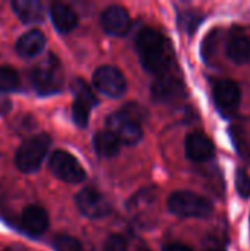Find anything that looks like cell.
<instances>
[{"label": "cell", "mask_w": 250, "mask_h": 251, "mask_svg": "<svg viewBox=\"0 0 250 251\" xmlns=\"http://www.w3.org/2000/svg\"><path fill=\"white\" fill-rule=\"evenodd\" d=\"M72 91L75 96L72 103V119L80 128H85L88 125L91 109L97 104V99L83 79H77L72 84Z\"/></svg>", "instance_id": "ba28073f"}, {"label": "cell", "mask_w": 250, "mask_h": 251, "mask_svg": "<svg viewBox=\"0 0 250 251\" xmlns=\"http://www.w3.org/2000/svg\"><path fill=\"white\" fill-rule=\"evenodd\" d=\"M137 51L143 68L156 75H165L171 72L174 65V51L169 41L153 28H143L136 40Z\"/></svg>", "instance_id": "6da1fadb"}, {"label": "cell", "mask_w": 250, "mask_h": 251, "mask_svg": "<svg viewBox=\"0 0 250 251\" xmlns=\"http://www.w3.org/2000/svg\"><path fill=\"white\" fill-rule=\"evenodd\" d=\"M164 251H193L189 246L183 243H169L164 247Z\"/></svg>", "instance_id": "484cf974"}, {"label": "cell", "mask_w": 250, "mask_h": 251, "mask_svg": "<svg viewBox=\"0 0 250 251\" xmlns=\"http://www.w3.org/2000/svg\"><path fill=\"white\" fill-rule=\"evenodd\" d=\"M215 153V146L208 135L200 131L190 132L186 138V154L190 160L196 163L206 162L212 159Z\"/></svg>", "instance_id": "4fadbf2b"}, {"label": "cell", "mask_w": 250, "mask_h": 251, "mask_svg": "<svg viewBox=\"0 0 250 251\" xmlns=\"http://www.w3.org/2000/svg\"><path fill=\"white\" fill-rule=\"evenodd\" d=\"M46 46V35L40 29H29L16 41V53L24 59L38 56Z\"/></svg>", "instance_id": "9a60e30c"}, {"label": "cell", "mask_w": 250, "mask_h": 251, "mask_svg": "<svg viewBox=\"0 0 250 251\" xmlns=\"http://www.w3.org/2000/svg\"><path fill=\"white\" fill-rule=\"evenodd\" d=\"M12 7L24 24H37L44 19V6L38 0H13Z\"/></svg>", "instance_id": "e0dca14e"}, {"label": "cell", "mask_w": 250, "mask_h": 251, "mask_svg": "<svg viewBox=\"0 0 250 251\" xmlns=\"http://www.w3.org/2000/svg\"><path fill=\"white\" fill-rule=\"evenodd\" d=\"M128 250V243L125 237L119 234H112L106 238L103 244V251H127Z\"/></svg>", "instance_id": "cb8c5ba5"}, {"label": "cell", "mask_w": 250, "mask_h": 251, "mask_svg": "<svg viewBox=\"0 0 250 251\" xmlns=\"http://www.w3.org/2000/svg\"><path fill=\"white\" fill-rule=\"evenodd\" d=\"M240 87L231 79H220L214 85V101L217 109L224 115L230 116L236 113L240 104Z\"/></svg>", "instance_id": "8fae6325"}, {"label": "cell", "mask_w": 250, "mask_h": 251, "mask_svg": "<svg viewBox=\"0 0 250 251\" xmlns=\"http://www.w3.org/2000/svg\"><path fill=\"white\" fill-rule=\"evenodd\" d=\"M143 110L136 104H125L124 109L113 112L106 119V129L111 131L121 144L134 146L143 138L141 129Z\"/></svg>", "instance_id": "7a4b0ae2"}, {"label": "cell", "mask_w": 250, "mask_h": 251, "mask_svg": "<svg viewBox=\"0 0 250 251\" xmlns=\"http://www.w3.org/2000/svg\"><path fill=\"white\" fill-rule=\"evenodd\" d=\"M78 210L88 219H103L111 213V204L94 188H84L75 196Z\"/></svg>", "instance_id": "30bf717a"}, {"label": "cell", "mask_w": 250, "mask_h": 251, "mask_svg": "<svg viewBox=\"0 0 250 251\" xmlns=\"http://www.w3.org/2000/svg\"><path fill=\"white\" fill-rule=\"evenodd\" d=\"M94 150L102 157H113L121 150V141L108 129L99 131L93 138Z\"/></svg>", "instance_id": "d6986e66"}, {"label": "cell", "mask_w": 250, "mask_h": 251, "mask_svg": "<svg viewBox=\"0 0 250 251\" xmlns=\"http://www.w3.org/2000/svg\"><path fill=\"white\" fill-rule=\"evenodd\" d=\"M168 209L178 218H208L212 215V203L192 191H175L168 199Z\"/></svg>", "instance_id": "5b68a950"}, {"label": "cell", "mask_w": 250, "mask_h": 251, "mask_svg": "<svg viewBox=\"0 0 250 251\" xmlns=\"http://www.w3.org/2000/svg\"><path fill=\"white\" fill-rule=\"evenodd\" d=\"M19 87L18 72L12 66H0V91H15Z\"/></svg>", "instance_id": "ffe728a7"}, {"label": "cell", "mask_w": 250, "mask_h": 251, "mask_svg": "<svg viewBox=\"0 0 250 251\" xmlns=\"http://www.w3.org/2000/svg\"><path fill=\"white\" fill-rule=\"evenodd\" d=\"M31 84L37 93L47 96L60 91L63 85V72L59 59L55 54H47L32 68Z\"/></svg>", "instance_id": "3957f363"}, {"label": "cell", "mask_w": 250, "mask_h": 251, "mask_svg": "<svg viewBox=\"0 0 250 251\" xmlns=\"http://www.w3.org/2000/svg\"><path fill=\"white\" fill-rule=\"evenodd\" d=\"M152 99L158 103H175L186 97V88L181 79H178L174 74L168 72L165 75L156 76L152 84Z\"/></svg>", "instance_id": "9c48e42d"}, {"label": "cell", "mask_w": 250, "mask_h": 251, "mask_svg": "<svg viewBox=\"0 0 250 251\" xmlns=\"http://www.w3.org/2000/svg\"><path fill=\"white\" fill-rule=\"evenodd\" d=\"M140 251H149V250H140Z\"/></svg>", "instance_id": "f1b7e54d"}, {"label": "cell", "mask_w": 250, "mask_h": 251, "mask_svg": "<svg viewBox=\"0 0 250 251\" xmlns=\"http://www.w3.org/2000/svg\"><path fill=\"white\" fill-rule=\"evenodd\" d=\"M100 22L105 32L113 37H124L128 32L131 24L128 12L119 4H112L108 9H105Z\"/></svg>", "instance_id": "7c38bea8"}, {"label": "cell", "mask_w": 250, "mask_h": 251, "mask_svg": "<svg viewBox=\"0 0 250 251\" xmlns=\"http://www.w3.org/2000/svg\"><path fill=\"white\" fill-rule=\"evenodd\" d=\"M49 168L56 178L68 184H78L85 178V171L81 163L71 153L63 150H56L50 156Z\"/></svg>", "instance_id": "8992f818"}, {"label": "cell", "mask_w": 250, "mask_h": 251, "mask_svg": "<svg viewBox=\"0 0 250 251\" xmlns=\"http://www.w3.org/2000/svg\"><path fill=\"white\" fill-rule=\"evenodd\" d=\"M202 16L196 15L194 12H180L178 13V26L186 31L187 34H193L199 26Z\"/></svg>", "instance_id": "7402d4cb"}, {"label": "cell", "mask_w": 250, "mask_h": 251, "mask_svg": "<svg viewBox=\"0 0 250 251\" xmlns=\"http://www.w3.org/2000/svg\"><path fill=\"white\" fill-rule=\"evenodd\" d=\"M10 109V101L6 96L0 94V113H6Z\"/></svg>", "instance_id": "4316f807"}, {"label": "cell", "mask_w": 250, "mask_h": 251, "mask_svg": "<svg viewBox=\"0 0 250 251\" xmlns=\"http://www.w3.org/2000/svg\"><path fill=\"white\" fill-rule=\"evenodd\" d=\"M50 143H52L50 137L44 132L27 138L16 151L15 156L16 168L24 174L35 172L40 168L43 159L46 157Z\"/></svg>", "instance_id": "277c9868"}, {"label": "cell", "mask_w": 250, "mask_h": 251, "mask_svg": "<svg viewBox=\"0 0 250 251\" xmlns=\"http://www.w3.org/2000/svg\"><path fill=\"white\" fill-rule=\"evenodd\" d=\"M3 251H29L25 246H22V244H10V246H7L6 249Z\"/></svg>", "instance_id": "83f0119b"}, {"label": "cell", "mask_w": 250, "mask_h": 251, "mask_svg": "<svg viewBox=\"0 0 250 251\" xmlns=\"http://www.w3.org/2000/svg\"><path fill=\"white\" fill-rule=\"evenodd\" d=\"M227 56L237 65H246L250 62V38L236 34L231 35L227 43Z\"/></svg>", "instance_id": "ac0fdd59"}, {"label": "cell", "mask_w": 250, "mask_h": 251, "mask_svg": "<svg viewBox=\"0 0 250 251\" xmlns=\"http://www.w3.org/2000/svg\"><path fill=\"white\" fill-rule=\"evenodd\" d=\"M53 249L56 251H84L83 244L71 235H56L53 240Z\"/></svg>", "instance_id": "44dd1931"}, {"label": "cell", "mask_w": 250, "mask_h": 251, "mask_svg": "<svg viewBox=\"0 0 250 251\" xmlns=\"http://www.w3.org/2000/svg\"><path fill=\"white\" fill-rule=\"evenodd\" d=\"M21 222L24 229L31 235H41L49 228V215L47 212L37 204L27 206L21 215Z\"/></svg>", "instance_id": "5bb4252c"}, {"label": "cell", "mask_w": 250, "mask_h": 251, "mask_svg": "<svg viewBox=\"0 0 250 251\" xmlns=\"http://www.w3.org/2000/svg\"><path fill=\"white\" fill-rule=\"evenodd\" d=\"M50 16L55 28L62 34L71 32L78 24V16L75 10L63 3H53L50 7Z\"/></svg>", "instance_id": "2e32d148"}, {"label": "cell", "mask_w": 250, "mask_h": 251, "mask_svg": "<svg viewBox=\"0 0 250 251\" xmlns=\"http://www.w3.org/2000/svg\"><path fill=\"white\" fill-rule=\"evenodd\" d=\"M236 188L237 193L243 197V199H249L250 197V175L243 171L239 169L236 172Z\"/></svg>", "instance_id": "603a6c76"}, {"label": "cell", "mask_w": 250, "mask_h": 251, "mask_svg": "<svg viewBox=\"0 0 250 251\" xmlns=\"http://www.w3.org/2000/svg\"><path fill=\"white\" fill-rule=\"evenodd\" d=\"M94 87L108 97H121L127 91V79L124 74L115 66H100L93 74Z\"/></svg>", "instance_id": "52a82bcc"}, {"label": "cell", "mask_w": 250, "mask_h": 251, "mask_svg": "<svg viewBox=\"0 0 250 251\" xmlns=\"http://www.w3.org/2000/svg\"><path fill=\"white\" fill-rule=\"evenodd\" d=\"M203 251H227L225 250V247H224V244L222 243H220L218 240H215V238H209V240H206L205 241V249Z\"/></svg>", "instance_id": "d4e9b609"}]
</instances>
